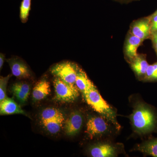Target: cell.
I'll return each mask as SVG.
<instances>
[{
	"label": "cell",
	"mask_w": 157,
	"mask_h": 157,
	"mask_svg": "<svg viewBox=\"0 0 157 157\" xmlns=\"http://www.w3.org/2000/svg\"><path fill=\"white\" fill-rule=\"evenodd\" d=\"M134 131L139 135H146L157 130V115L148 105L137 103L130 117Z\"/></svg>",
	"instance_id": "6da1fadb"
},
{
	"label": "cell",
	"mask_w": 157,
	"mask_h": 157,
	"mask_svg": "<svg viewBox=\"0 0 157 157\" xmlns=\"http://www.w3.org/2000/svg\"><path fill=\"white\" fill-rule=\"evenodd\" d=\"M83 97L90 107L120 130L121 126L117 119L115 111L104 101L96 87L90 90Z\"/></svg>",
	"instance_id": "7a4b0ae2"
},
{
	"label": "cell",
	"mask_w": 157,
	"mask_h": 157,
	"mask_svg": "<svg viewBox=\"0 0 157 157\" xmlns=\"http://www.w3.org/2000/svg\"><path fill=\"white\" fill-rule=\"evenodd\" d=\"M56 93V99L63 102H73L79 95L78 89L74 84L65 82L58 77L53 81Z\"/></svg>",
	"instance_id": "3957f363"
},
{
	"label": "cell",
	"mask_w": 157,
	"mask_h": 157,
	"mask_svg": "<svg viewBox=\"0 0 157 157\" xmlns=\"http://www.w3.org/2000/svg\"><path fill=\"white\" fill-rule=\"evenodd\" d=\"M79 68L77 65L70 62H64L54 66L51 72L56 77L65 82L74 84Z\"/></svg>",
	"instance_id": "277c9868"
},
{
	"label": "cell",
	"mask_w": 157,
	"mask_h": 157,
	"mask_svg": "<svg viewBox=\"0 0 157 157\" xmlns=\"http://www.w3.org/2000/svg\"><path fill=\"white\" fill-rule=\"evenodd\" d=\"M109 124L104 118L92 117L88 120L86 132L91 138L104 135L109 131Z\"/></svg>",
	"instance_id": "5b68a950"
},
{
	"label": "cell",
	"mask_w": 157,
	"mask_h": 157,
	"mask_svg": "<svg viewBox=\"0 0 157 157\" xmlns=\"http://www.w3.org/2000/svg\"><path fill=\"white\" fill-rule=\"evenodd\" d=\"M83 123V117L78 111L71 113L64 122L66 134L70 136L76 135L81 130Z\"/></svg>",
	"instance_id": "8992f818"
},
{
	"label": "cell",
	"mask_w": 157,
	"mask_h": 157,
	"mask_svg": "<svg viewBox=\"0 0 157 157\" xmlns=\"http://www.w3.org/2000/svg\"><path fill=\"white\" fill-rule=\"evenodd\" d=\"M12 74L18 78H29L31 77L30 70L25 63L18 59L8 60Z\"/></svg>",
	"instance_id": "52a82bcc"
},
{
	"label": "cell",
	"mask_w": 157,
	"mask_h": 157,
	"mask_svg": "<svg viewBox=\"0 0 157 157\" xmlns=\"http://www.w3.org/2000/svg\"><path fill=\"white\" fill-rule=\"evenodd\" d=\"M117 148L108 143H102L92 147L90 153L93 157H113L117 155Z\"/></svg>",
	"instance_id": "ba28073f"
},
{
	"label": "cell",
	"mask_w": 157,
	"mask_h": 157,
	"mask_svg": "<svg viewBox=\"0 0 157 157\" xmlns=\"http://www.w3.org/2000/svg\"><path fill=\"white\" fill-rule=\"evenodd\" d=\"M0 113L1 115L21 114L27 116L25 112L13 99L8 98L0 102Z\"/></svg>",
	"instance_id": "9c48e42d"
},
{
	"label": "cell",
	"mask_w": 157,
	"mask_h": 157,
	"mask_svg": "<svg viewBox=\"0 0 157 157\" xmlns=\"http://www.w3.org/2000/svg\"><path fill=\"white\" fill-rule=\"evenodd\" d=\"M75 84L78 90L82 93L83 96L86 94L90 90L96 87L88 77L86 73L80 68L77 73Z\"/></svg>",
	"instance_id": "30bf717a"
},
{
	"label": "cell",
	"mask_w": 157,
	"mask_h": 157,
	"mask_svg": "<svg viewBox=\"0 0 157 157\" xmlns=\"http://www.w3.org/2000/svg\"><path fill=\"white\" fill-rule=\"evenodd\" d=\"M30 90L29 85L22 82L14 83L11 89L12 94L22 104H24L27 101L29 95Z\"/></svg>",
	"instance_id": "8fae6325"
},
{
	"label": "cell",
	"mask_w": 157,
	"mask_h": 157,
	"mask_svg": "<svg viewBox=\"0 0 157 157\" xmlns=\"http://www.w3.org/2000/svg\"><path fill=\"white\" fill-rule=\"evenodd\" d=\"M51 92L49 82L45 79L38 82L34 87L33 91V98L34 101L43 100Z\"/></svg>",
	"instance_id": "7c38bea8"
},
{
	"label": "cell",
	"mask_w": 157,
	"mask_h": 157,
	"mask_svg": "<svg viewBox=\"0 0 157 157\" xmlns=\"http://www.w3.org/2000/svg\"><path fill=\"white\" fill-rule=\"evenodd\" d=\"M132 35L143 40L151 33V22L147 20H143L135 23L132 29Z\"/></svg>",
	"instance_id": "4fadbf2b"
},
{
	"label": "cell",
	"mask_w": 157,
	"mask_h": 157,
	"mask_svg": "<svg viewBox=\"0 0 157 157\" xmlns=\"http://www.w3.org/2000/svg\"><path fill=\"white\" fill-rule=\"evenodd\" d=\"M142 40L132 35L127 40L125 45V53L129 59H133L137 56V49Z\"/></svg>",
	"instance_id": "5bb4252c"
},
{
	"label": "cell",
	"mask_w": 157,
	"mask_h": 157,
	"mask_svg": "<svg viewBox=\"0 0 157 157\" xmlns=\"http://www.w3.org/2000/svg\"><path fill=\"white\" fill-rule=\"evenodd\" d=\"M63 115L46 121L41 122L42 125L48 132L51 134H56L60 132L64 124Z\"/></svg>",
	"instance_id": "9a60e30c"
},
{
	"label": "cell",
	"mask_w": 157,
	"mask_h": 157,
	"mask_svg": "<svg viewBox=\"0 0 157 157\" xmlns=\"http://www.w3.org/2000/svg\"><path fill=\"white\" fill-rule=\"evenodd\" d=\"M148 66L145 58L138 55L133 59L132 63V69L138 76H145Z\"/></svg>",
	"instance_id": "2e32d148"
},
{
	"label": "cell",
	"mask_w": 157,
	"mask_h": 157,
	"mask_svg": "<svg viewBox=\"0 0 157 157\" xmlns=\"http://www.w3.org/2000/svg\"><path fill=\"white\" fill-rule=\"evenodd\" d=\"M137 149L147 155L157 157V137L150 139L138 145Z\"/></svg>",
	"instance_id": "e0dca14e"
},
{
	"label": "cell",
	"mask_w": 157,
	"mask_h": 157,
	"mask_svg": "<svg viewBox=\"0 0 157 157\" xmlns=\"http://www.w3.org/2000/svg\"><path fill=\"white\" fill-rule=\"evenodd\" d=\"M63 115L59 109L55 108H46L43 109L40 116L41 123L53 119Z\"/></svg>",
	"instance_id": "ac0fdd59"
},
{
	"label": "cell",
	"mask_w": 157,
	"mask_h": 157,
	"mask_svg": "<svg viewBox=\"0 0 157 157\" xmlns=\"http://www.w3.org/2000/svg\"><path fill=\"white\" fill-rule=\"evenodd\" d=\"M32 0H22L20 7V17L22 23H25L28 20L31 10Z\"/></svg>",
	"instance_id": "d6986e66"
},
{
	"label": "cell",
	"mask_w": 157,
	"mask_h": 157,
	"mask_svg": "<svg viewBox=\"0 0 157 157\" xmlns=\"http://www.w3.org/2000/svg\"><path fill=\"white\" fill-rule=\"evenodd\" d=\"M144 78L148 81H157V62L149 65Z\"/></svg>",
	"instance_id": "ffe728a7"
},
{
	"label": "cell",
	"mask_w": 157,
	"mask_h": 157,
	"mask_svg": "<svg viewBox=\"0 0 157 157\" xmlns=\"http://www.w3.org/2000/svg\"><path fill=\"white\" fill-rule=\"evenodd\" d=\"M11 75H9L6 77L1 76L0 78V102L3 101L4 99L7 98L6 95V89H7V84L9 82Z\"/></svg>",
	"instance_id": "44dd1931"
},
{
	"label": "cell",
	"mask_w": 157,
	"mask_h": 157,
	"mask_svg": "<svg viewBox=\"0 0 157 157\" xmlns=\"http://www.w3.org/2000/svg\"><path fill=\"white\" fill-rule=\"evenodd\" d=\"M151 33H157V14H153L151 21Z\"/></svg>",
	"instance_id": "7402d4cb"
},
{
	"label": "cell",
	"mask_w": 157,
	"mask_h": 157,
	"mask_svg": "<svg viewBox=\"0 0 157 157\" xmlns=\"http://www.w3.org/2000/svg\"><path fill=\"white\" fill-rule=\"evenodd\" d=\"M152 42L156 52H157V33L152 34Z\"/></svg>",
	"instance_id": "603a6c76"
},
{
	"label": "cell",
	"mask_w": 157,
	"mask_h": 157,
	"mask_svg": "<svg viewBox=\"0 0 157 157\" xmlns=\"http://www.w3.org/2000/svg\"><path fill=\"white\" fill-rule=\"evenodd\" d=\"M5 60V56L3 53L0 54V69L2 70Z\"/></svg>",
	"instance_id": "cb8c5ba5"
},
{
	"label": "cell",
	"mask_w": 157,
	"mask_h": 157,
	"mask_svg": "<svg viewBox=\"0 0 157 157\" xmlns=\"http://www.w3.org/2000/svg\"><path fill=\"white\" fill-rule=\"evenodd\" d=\"M154 14H157V10L156 11V12H155V13H154Z\"/></svg>",
	"instance_id": "d4e9b609"
},
{
	"label": "cell",
	"mask_w": 157,
	"mask_h": 157,
	"mask_svg": "<svg viewBox=\"0 0 157 157\" xmlns=\"http://www.w3.org/2000/svg\"></svg>",
	"instance_id": "484cf974"
}]
</instances>
